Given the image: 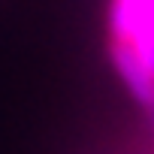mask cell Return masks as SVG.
<instances>
[{
    "mask_svg": "<svg viewBox=\"0 0 154 154\" xmlns=\"http://www.w3.org/2000/svg\"><path fill=\"white\" fill-rule=\"evenodd\" d=\"M109 54L136 109L115 154H154V0H106Z\"/></svg>",
    "mask_w": 154,
    "mask_h": 154,
    "instance_id": "obj_1",
    "label": "cell"
}]
</instances>
